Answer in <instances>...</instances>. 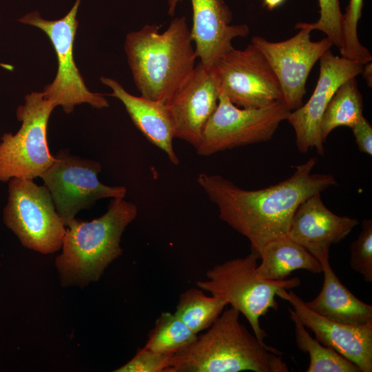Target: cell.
Masks as SVG:
<instances>
[{
  "label": "cell",
  "mask_w": 372,
  "mask_h": 372,
  "mask_svg": "<svg viewBox=\"0 0 372 372\" xmlns=\"http://www.w3.org/2000/svg\"><path fill=\"white\" fill-rule=\"evenodd\" d=\"M227 305L221 298L208 296L200 288H191L180 294L174 314L198 335L214 323Z\"/></svg>",
  "instance_id": "cell-22"
},
{
  "label": "cell",
  "mask_w": 372,
  "mask_h": 372,
  "mask_svg": "<svg viewBox=\"0 0 372 372\" xmlns=\"http://www.w3.org/2000/svg\"><path fill=\"white\" fill-rule=\"evenodd\" d=\"M172 355L157 353L145 347L138 348L135 355L116 372H169Z\"/></svg>",
  "instance_id": "cell-28"
},
{
  "label": "cell",
  "mask_w": 372,
  "mask_h": 372,
  "mask_svg": "<svg viewBox=\"0 0 372 372\" xmlns=\"http://www.w3.org/2000/svg\"><path fill=\"white\" fill-rule=\"evenodd\" d=\"M259 257L261 262L257 266L256 272L265 279L285 280L298 269L313 273L322 272L318 260L288 235L267 242L260 250Z\"/></svg>",
  "instance_id": "cell-20"
},
{
  "label": "cell",
  "mask_w": 372,
  "mask_h": 372,
  "mask_svg": "<svg viewBox=\"0 0 372 372\" xmlns=\"http://www.w3.org/2000/svg\"><path fill=\"white\" fill-rule=\"evenodd\" d=\"M8 182L6 225L26 248L43 254L59 250L66 229L48 189L32 179L12 178Z\"/></svg>",
  "instance_id": "cell-7"
},
{
  "label": "cell",
  "mask_w": 372,
  "mask_h": 372,
  "mask_svg": "<svg viewBox=\"0 0 372 372\" xmlns=\"http://www.w3.org/2000/svg\"><path fill=\"white\" fill-rule=\"evenodd\" d=\"M259 256L251 251L244 258H236L215 265L207 270V280L196 285L212 296L224 299L242 313L249 322L254 334L265 344V331L260 324V317L269 309L277 310L276 293L282 288L298 287V278L273 280L259 277L256 272Z\"/></svg>",
  "instance_id": "cell-5"
},
{
  "label": "cell",
  "mask_w": 372,
  "mask_h": 372,
  "mask_svg": "<svg viewBox=\"0 0 372 372\" xmlns=\"http://www.w3.org/2000/svg\"><path fill=\"white\" fill-rule=\"evenodd\" d=\"M53 164L40 177L50 192L56 210L65 226L76 214L90 208L98 200L106 198H124V186H109L100 182V163L59 152Z\"/></svg>",
  "instance_id": "cell-10"
},
{
  "label": "cell",
  "mask_w": 372,
  "mask_h": 372,
  "mask_svg": "<svg viewBox=\"0 0 372 372\" xmlns=\"http://www.w3.org/2000/svg\"><path fill=\"white\" fill-rule=\"evenodd\" d=\"M161 25L147 24L128 33L125 51L136 87L146 98L166 103L195 67L197 59L185 17Z\"/></svg>",
  "instance_id": "cell-3"
},
{
  "label": "cell",
  "mask_w": 372,
  "mask_h": 372,
  "mask_svg": "<svg viewBox=\"0 0 372 372\" xmlns=\"http://www.w3.org/2000/svg\"><path fill=\"white\" fill-rule=\"evenodd\" d=\"M137 215L135 203L113 198L107 211L99 218L89 222L71 220L65 229L62 253L55 262L62 285L83 287L97 281L121 255L122 234Z\"/></svg>",
  "instance_id": "cell-4"
},
{
  "label": "cell",
  "mask_w": 372,
  "mask_h": 372,
  "mask_svg": "<svg viewBox=\"0 0 372 372\" xmlns=\"http://www.w3.org/2000/svg\"><path fill=\"white\" fill-rule=\"evenodd\" d=\"M350 266L366 282H372V220L364 219L357 239L351 245Z\"/></svg>",
  "instance_id": "cell-27"
},
{
  "label": "cell",
  "mask_w": 372,
  "mask_h": 372,
  "mask_svg": "<svg viewBox=\"0 0 372 372\" xmlns=\"http://www.w3.org/2000/svg\"><path fill=\"white\" fill-rule=\"evenodd\" d=\"M276 296L289 302L320 342L355 364L360 372L372 371V322L351 325L329 320L311 311L297 294L285 288L278 290Z\"/></svg>",
  "instance_id": "cell-15"
},
{
  "label": "cell",
  "mask_w": 372,
  "mask_h": 372,
  "mask_svg": "<svg viewBox=\"0 0 372 372\" xmlns=\"http://www.w3.org/2000/svg\"><path fill=\"white\" fill-rule=\"evenodd\" d=\"M363 100L355 78L343 83L328 103L321 119L320 134L323 142L336 127L351 128L363 117Z\"/></svg>",
  "instance_id": "cell-21"
},
{
  "label": "cell",
  "mask_w": 372,
  "mask_h": 372,
  "mask_svg": "<svg viewBox=\"0 0 372 372\" xmlns=\"http://www.w3.org/2000/svg\"><path fill=\"white\" fill-rule=\"evenodd\" d=\"M358 149L362 152L372 155V127L363 116L351 128Z\"/></svg>",
  "instance_id": "cell-29"
},
{
  "label": "cell",
  "mask_w": 372,
  "mask_h": 372,
  "mask_svg": "<svg viewBox=\"0 0 372 372\" xmlns=\"http://www.w3.org/2000/svg\"><path fill=\"white\" fill-rule=\"evenodd\" d=\"M81 0H76L71 10L61 19L47 20L38 12L28 13L19 21L35 26L50 39L57 58V72L54 81L45 86L44 97L55 106H61L66 114L73 112L76 105L87 103L103 109L109 106L105 96L92 92L86 87L74 58V43L79 21L76 15Z\"/></svg>",
  "instance_id": "cell-8"
},
{
  "label": "cell",
  "mask_w": 372,
  "mask_h": 372,
  "mask_svg": "<svg viewBox=\"0 0 372 372\" xmlns=\"http://www.w3.org/2000/svg\"><path fill=\"white\" fill-rule=\"evenodd\" d=\"M290 112L283 101L260 109L241 108L220 92L217 107L205 124L196 152L207 156L269 141Z\"/></svg>",
  "instance_id": "cell-9"
},
{
  "label": "cell",
  "mask_w": 372,
  "mask_h": 372,
  "mask_svg": "<svg viewBox=\"0 0 372 372\" xmlns=\"http://www.w3.org/2000/svg\"><path fill=\"white\" fill-rule=\"evenodd\" d=\"M182 0H168V14L173 15ZM193 25L190 30L200 62L212 68L224 54L234 48L232 41L249 34L246 24H231L232 14L223 0H190Z\"/></svg>",
  "instance_id": "cell-16"
},
{
  "label": "cell",
  "mask_w": 372,
  "mask_h": 372,
  "mask_svg": "<svg viewBox=\"0 0 372 372\" xmlns=\"http://www.w3.org/2000/svg\"><path fill=\"white\" fill-rule=\"evenodd\" d=\"M320 7L319 19L311 23H298L295 28H307L311 31L318 30L339 48L342 14L340 12L339 0H318Z\"/></svg>",
  "instance_id": "cell-26"
},
{
  "label": "cell",
  "mask_w": 372,
  "mask_h": 372,
  "mask_svg": "<svg viewBox=\"0 0 372 372\" xmlns=\"http://www.w3.org/2000/svg\"><path fill=\"white\" fill-rule=\"evenodd\" d=\"M55 105L42 92H32L17 110L21 122L15 133H5L0 142V182L12 178L34 179L53 164L48 143V124Z\"/></svg>",
  "instance_id": "cell-6"
},
{
  "label": "cell",
  "mask_w": 372,
  "mask_h": 372,
  "mask_svg": "<svg viewBox=\"0 0 372 372\" xmlns=\"http://www.w3.org/2000/svg\"><path fill=\"white\" fill-rule=\"evenodd\" d=\"M371 63H367L363 65V70L362 74L364 79L366 80L369 86L371 87L372 85V70H371Z\"/></svg>",
  "instance_id": "cell-30"
},
{
  "label": "cell",
  "mask_w": 372,
  "mask_h": 372,
  "mask_svg": "<svg viewBox=\"0 0 372 372\" xmlns=\"http://www.w3.org/2000/svg\"><path fill=\"white\" fill-rule=\"evenodd\" d=\"M230 307L169 360V372H288L276 349L261 343Z\"/></svg>",
  "instance_id": "cell-2"
},
{
  "label": "cell",
  "mask_w": 372,
  "mask_h": 372,
  "mask_svg": "<svg viewBox=\"0 0 372 372\" xmlns=\"http://www.w3.org/2000/svg\"><path fill=\"white\" fill-rule=\"evenodd\" d=\"M316 163L312 157L297 165L289 178L257 190L242 189L217 174H199L197 182L217 206L220 220L246 237L251 251L259 256L267 242L287 235L300 204L337 185L332 175L312 173Z\"/></svg>",
  "instance_id": "cell-1"
},
{
  "label": "cell",
  "mask_w": 372,
  "mask_h": 372,
  "mask_svg": "<svg viewBox=\"0 0 372 372\" xmlns=\"http://www.w3.org/2000/svg\"><path fill=\"white\" fill-rule=\"evenodd\" d=\"M311 30L301 28L293 37L279 42H271L256 36L251 43L264 55L276 74L289 110L300 107L306 92L309 74L323 54L333 45L327 38L311 39Z\"/></svg>",
  "instance_id": "cell-12"
},
{
  "label": "cell",
  "mask_w": 372,
  "mask_h": 372,
  "mask_svg": "<svg viewBox=\"0 0 372 372\" xmlns=\"http://www.w3.org/2000/svg\"><path fill=\"white\" fill-rule=\"evenodd\" d=\"M291 320L295 327V339L298 348L309 355L307 372H360L359 368L339 354L312 338L296 313L289 309Z\"/></svg>",
  "instance_id": "cell-23"
},
{
  "label": "cell",
  "mask_w": 372,
  "mask_h": 372,
  "mask_svg": "<svg viewBox=\"0 0 372 372\" xmlns=\"http://www.w3.org/2000/svg\"><path fill=\"white\" fill-rule=\"evenodd\" d=\"M322 267L324 282L319 294L304 302L311 311L329 320L351 325L372 322V306L354 296L339 280L329 263V254L317 258Z\"/></svg>",
  "instance_id": "cell-19"
},
{
  "label": "cell",
  "mask_w": 372,
  "mask_h": 372,
  "mask_svg": "<svg viewBox=\"0 0 372 372\" xmlns=\"http://www.w3.org/2000/svg\"><path fill=\"white\" fill-rule=\"evenodd\" d=\"M320 74L317 84L307 102L290 112L287 121L296 133V143L301 153L316 148L318 154H324L320 134L323 113L338 87L347 80L361 74L360 63L335 56L330 50L320 57Z\"/></svg>",
  "instance_id": "cell-13"
},
{
  "label": "cell",
  "mask_w": 372,
  "mask_h": 372,
  "mask_svg": "<svg viewBox=\"0 0 372 372\" xmlns=\"http://www.w3.org/2000/svg\"><path fill=\"white\" fill-rule=\"evenodd\" d=\"M320 194L311 196L299 205L287 234L316 258L329 254L331 245L345 238L358 224L355 218L330 211L323 203Z\"/></svg>",
  "instance_id": "cell-17"
},
{
  "label": "cell",
  "mask_w": 372,
  "mask_h": 372,
  "mask_svg": "<svg viewBox=\"0 0 372 372\" xmlns=\"http://www.w3.org/2000/svg\"><path fill=\"white\" fill-rule=\"evenodd\" d=\"M197 337L180 319L170 312H163L147 335L145 347L159 353L173 355Z\"/></svg>",
  "instance_id": "cell-24"
},
{
  "label": "cell",
  "mask_w": 372,
  "mask_h": 372,
  "mask_svg": "<svg viewBox=\"0 0 372 372\" xmlns=\"http://www.w3.org/2000/svg\"><path fill=\"white\" fill-rule=\"evenodd\" d=\"M220 93L214 68H207L199 61L165 103L174 138L196 148L205 124L217 107Z\"/></svg>",
  "instance_id": "cell-14"
},
{
  "label": "cell",
  "mask_w": 372,
  "mask_h": 372,
  "mask_svg": "<svg viewBox=\"0 0 372 372\" xmlns=\"http://www.w3.org/2000/svg\"><path fill=\"white\" fill-rule=\"evenodd\" d=\"M363 0H349L342 14L339 47L341 56L364 65L372 60L369 50L358 39V25L362 15Z\"/></svg>",
  "instance_id": "cell-25"
},
{
  "label": "cell",
  "mask_w": 372,
  "mask_h": 372,
  "mask_svg": "<svg viewBox=\"0 0 372 372\" xmlns=\"http://www.w3.org/2000/svg\"><path fill=\"white\" fill-rule=\"evenodd\" d=\"M213 68L220 92L235 105L260 109L283 101L278 79L262 52L252 43L224 54Z\"/></svg>",
  "instance_id": "cell-11"
},
{
  "label": "cell",
  "mask_w": 372,
  "mask_h": 372,
  "mask_svg": "<svg viewBox=\"0 0 372 372\" xmlns=\"http://www.w3.org/2000/svg\"><path fill=\"white\" fill-rule=\"evenodd\" d=\"M101 81L112 90L110 96L121 101L134 125L153 145L163 151L174 165L179 163L173 146L172 121L165 103L127 92L116 80L102 76Z\"/></svg>",
  "instance_id": "cell-18"
},
{
  "label": "cell",
  "mask_w": 372,
  "mask_h": 372,
  "mask_svg": "<svg viewBox=\"0 0 372 372\" xmlns=\"http://www.w3.org/2000/svg\"><path fill=\"white\" fill-rule=\"evenodd\" d=\"M264 5L269 10H273L282 4L285 0H263Z\"/></svg>",
  "instance_id": "cell-31"
}]
</instances>
